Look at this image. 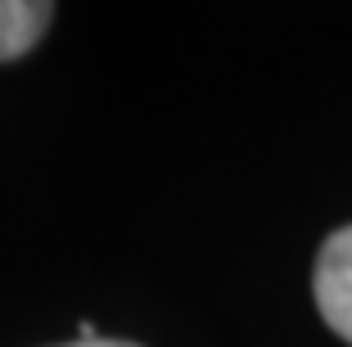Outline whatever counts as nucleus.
I'll return each instance as SVG.
<instances>
[{"instance_id":"nucleus-2","label":"nucleus","mask_w":352,"mask_h":347,"mask_svg":"<svg viewBox=\"0 0 352 347\" xmlns=\"http://www.w3.org/2000/svg\"><path fill=\"white\" fill-rule=\"evenodd\" d=\"M54 5L45 0H0V63L23 59L45 36Z\"/></svg>"},{"instance_id":"nucleus-3","label":"nucleus","mask_w":352,"mask_h":347,"mask_svg":"<svg viewBox=\"0 0 352 347\" xmlns=\"http://www.w3.org/2000/svg\"><path fill=\"white\" fill-rule=\"evenodd\" d=\"M63 347H140V343H126V338H95V343H63Z\"/></svg>"},{"instance_id":"nucleus-1","label":"nucleus","mask_w":352,"mask_h":347,"mask_svg":"<svg viewBox=\"0 0 352 347\" xmlns=\"http://www.w3.org/2000/svg\"><path fill=\"white\" fill-rule=\"evenodd\" d=\"M311 293L321 306L325 325L352 343V225L334 230L316 253V271H311Z\"/></svg>"}]
</instances>
